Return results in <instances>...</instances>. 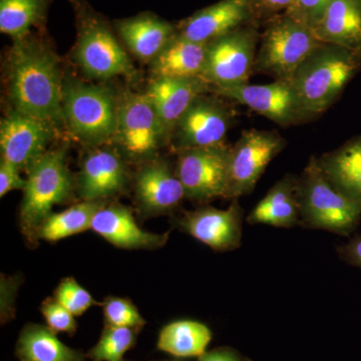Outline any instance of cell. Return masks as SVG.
Here are the masks:
<instances>
[{"label": "cell", "instance_id": "cell-1", "mask_svg": "<svg viewBox=\"0 0 361 361\" xmlns=\"http://www.w3.org/2000/svg\"><path fill=\"white\" fill-rule=\"evenodd\" d=\"M6 66L7 92L13 110L66 126L59 59L44 39L30 33L13 40Z\"/></svg>", "mask_w": 361, "mask_h": 361}, {"label": "cell", "instance_id": "cell-2", "mask_svg": "<svg viewBox=\"0 0 361 361\" xmlns=\"http://www.w3.org/2000/svg\"><path fill=\"white\" fill-rule=\"evenodd\" d=\"M360 71V52L320 42L289 82L304 110L316 118L336 103Z\"/></svg>", "mask_w": 361, "mask_h": 361}, {"label": "cell", "instance_id": "cell-3", "mask_svg": "<svg viewBox=\"0 0 361 361\" xmlns=\"http://www.w3.org/2000/svg\"><path fill=\"white\" fill-rule=\"evenodd\" d=\"M118 106V97L110 87L63 77L65 123L73 137L85 145L94 148L113 142Z\"/></svg>", "mask_w": 361, "mask_h": 361}, {"label": "cell", "instance_id": "cell-4", "mask_svg": "<svg viewBox=\"0 0 361 361\" xmlns=\"http://www.w3.org/2000/svg\"><path fill=\"white\" fill-rule=\"evenodd\" d=\"M300 225L348 236L360 224L361 208L327 179L312 156L298 177Z\"/></svg>", "mask_w": 361, "mask_h": 361}, {"label": "cell", "instance_id": "cell-5", "mask_svg": "<svg viewBox=\"0 0 361 361\" xmlns=\"http://www.w3.org/2000/svg\"><path fill=\"white\" fill-rule=\"evenodd\" d=\"M27 174L20 205L21 231L30 242L37 241V230L52 208L70 198L73 178L65 149H47L25 171Z\"/></svg>", "mask_w": 361, "mask_h": 361}, {"label": "cell", "instance_id": "cell-6", "mask_svg": "<svg viewBox=\"0 0 361 361\" xmlns=\"http://www.w3.org/2000/svg\"><path fill=\"white\" fill-rule=\"evenodd\" d=\"M75 9V59L87 77L106 80L132 77L134 66L109 23L85 0H70Z\"/></svg>", "mask_w": 361, "mask_h": 361}, {"label": "cell", "instance_id": "cell-7", "mask_svg": "<svg viewBox=\"0 0 361 361\" xmlns=\"http://www.w3.org/2000/svg\"><path fill=\"white\" fill-rule=\"evenodd\" d=\"M263 25L254 73L289 82L297 68L322 42L311 28L285 13Z\"/></svg>", "mask_w": 361, "mask_h": 361}, {"label": "cell", "instance_id": "cell-8", "mask_svg": "<svg viewBox=\"0 0 361 361\" xmlns=\"http://www.w3.org/2000/svg\"><path fill=\"white\" fill-rule=\"evenodd\" d=\"M113 142L126 160L139 164L156 158L157 151L168 144L155 106L146 92L128 90L118 97Z\"/></svg>", "mask_w": 361, "mask_h": 361}, {"label": "cell", "instance_id": "cell-9", "mask_svg": "<svg viewBox=\"0 0 361 361\" xmlns=\"http://www.w3.org/2000/svg\"><path fill=\"white\" fill-rule=\"evenodd\" d=\"M259 27L249 23L208 42L202 80L210 87L249 84L260 42Z\"/></svg>", "mask_w": 361, "mask_h": 361}, {"label": "cell", "instance_id": "cell-10", "mask_svg": "<svg viewBox=\"0 0 361 361\" xmlns=\"http://www.w3.org/2000/svg\"><path fill=\"white\" fill-rule=\"evenodd\" d=\"M286 146V140L276 130H243L230 148L226 200L250 194L267 166Z\"/></svg>", "mask_w": 361, "mask_h": 361}, {"label": "cell", "instance_id": "cell-11", "mask_svg": "<svg viewBox=\"0 0 361 361\" xmlns=\"http://www.w3.org/2000/svg\"><path fill=\"white\" fill-rule=\"evenodd\" d=\"M234 110L222 97L208 92L202 94L183 115L169 145L176 153L188 149L205 148L225 144L231 129Z\"/></svg>", "mask_w": 361, "mask_h": 361}, {"label": "cell", "instance_id": "cell-12", "mask_svg": "<svg viewBox=\"0 0 361 361\" xmlns=\"http://www.w3.org/2000/svg\"><path fill=\"white\" fill-rule=\"evenodd\" d=\"M230 145L178 152L176 173L186 192V198L207 202L226 199Z\"/></svg>", "mask_w": 361, "mask_h": 361}, {"label": "cell", "instance_id": "cell-13", "mask_svg": "<svg viewBox=\"0 0 361 361\" xmlns=\"http://www.w3.org/2000/svg\"><path fill=\"white\" fill-rule=\"evenodd\" d=\"M210 92L244 104L283 128L301 125L315 118L304 110L288 80H274L267 85L210 87Z\"/></svg>", "mask_w": 361, "mask_h": 361}, {"label": "cell", "instance_id": "cell-14", "mask_svg": "<svg viewBox=\"0 0 361 361\" xmlns=\"http://www.w3.org/2000/svg\"><path fill=\"white\" fill-rule=\"evenodd\" d=\"M56 129L54 123L13 109L0 122L1 159L27 170L49 149Z\"/></svg>", "mask_w": 361, "mask_h": 361}, {"label": "cell", "instance_id": "cell-15", "mask_svg": "<svg viewBox=\"0 0 361 361\" xmlns=\"http://www.w3.org/2000/svg\"><path fill=\"white\" fill-rule=\"evenodd\" d=\"M243 216L238 200H233L225 210L203 207L187 211L178 218L176 226L213 250L232 251L241 246Z\"/></svg>", "mask_w": 361, "mask_h": 361}, {"label": "cell", "instance_id": "cell-16", "mask_svg": "<svg viewBox=\"0 0 361 361\" xmlns=\"http://www.w3.org/2000/svg\"><path fill=\"white\" fill-rule=\"evenodd\" d=\"M137 207L147 216L174 212L186 198L179 177L164 159L154 158L141 164L135 177Z\"/></svg>", "mask_w": 361, "mask_h": 361}, {"label": "cell", "instance_id": "cell-17", "mask_svg": "<svg viewBox=\"0 0 361 361\" xmlns=\"http://www.w3.org/2000/svg\"><path fill=\"white\" fill-rule=\"evenodd\" d=\"M129 180L126 159L118 149L94 147L85 155L78 178L82 201L104 202L122 193Z\"/></svg>", "mask_w": 361, "mask_h": 361}, {"label": "cell", "instance_id": "cell-18", "mask_svg": "<svg viewBox=\"0 0 361 361\" xmlns=\"http://www.w3.org/2000/svg\"><path fill=\"white\" fill-rule=\"evenodd\" d=\"M249 23H255L251 0H220L180 21L177 30L188 39L208 44Z\"/></svg>", "mask_w": 361, "mask_h": 361}, {"label": "cell", "instance_id": "cell-19", "mask_svg": "<svg viewBox=\"0 0 361 361\" xmlns=\"http://www.w3.org/2000/svg\"><path fill=\"white\" fill-rule=\"evenodd\" d=\"M90 229L114 246L129 250L161 248L169 239V232L155 234L142 230L132 211L118 203H104L94 215Z\"/></svg>", "mask_w": 361, "mask_h": 361}, {"label": "cell", "instance_id": "cell-20", "mask_svg": "<svg viewBox=\"0 0 361 361\" xmlns=\"http://www.w3.org/2000/svg\"><path fill=\"white\" fill-rule=\"evenodd\" d=\"M210 92V85L201 78H153L146 94L155 106L168 145L178 122L196 97Z\"/></svg>", "mask_w": 361, "mask_h": 361}, {"label": "cell", "instance_id": "cell-21", "mask_svg": "<svg viewBox=\"0 0 361 361\" xmlns=\"http://www.w3.org/2000/svg\"><path fill=\"white\" fill-rule=\"evenodd\" d=\"M115 30L135 56L149 63L178 32L177 25L152 13H142L116 20Z\"/></svg>", "mask_w": 361, "mask_h": 361}, {"label": "cell", "instance_id": "cell-22", "mask_svg": "<svg viewBox=\"0 0 361 361\" xmlns=\"http://www.w3.org/2000/svg\"><path fill=\"white\" fill-rule=\"evenodd\" d=\"M297 186V176L285 175L252 209L247 217V223L276 228H292L300 225V206Z\"/></svg>", "mask_w": 361, "mask_h": 361}, {"label": "cell", "instance_id": "cell-23", "mask_svg": "<svg viewBox=\"0 0 361 361\" xmlns=\"http://www.w3.org/2000/svg\"><path fill=\"white\" fill-rule=\"evenodd\" d=\"M313 32L319 42L361 54V0H331Z\"/></svg>", "mask_w": 361, "mask_h": 361}, {"label": "cell", "instance_id": "cell-24", "mask_svg": "<svg viewBox=\"0 0 361 361\" xmlns=\"http://www.w3.org/2000/svg\"><path fill=\"white\" fill-rule=\"evenodd\" d=\"M332 185L361 208V135L318 158Z\"/></svg>", "mask_w": 361, "mask_h": 361}, {"label": "cell", "instance_id": "cell-25", "mask_svg": "<svg viewBox=\"0 0 361 361\" xmlns=\"http://www.w3.org/2000/svg\"><path fill=\"white\" fill-rule=\"evenodd\" d=\"M207 44L175 35L151 63L153 78H201L206 63Z\"/></svg>", "mask_w": 361, "mask_h": 361}, {"label": "cell", "instance_id": "cell-26", "mask_svg": "<svg viewBox=\"0 0 361 361\" xmlns=\"http://www.w3.org/2000/svg\"><path fill=\"white\" fill-rule=\"evenodd\" d=\"M16 355L21 361H85L84 355L63 343L49 326L28 324L21 331Z\"/></svg>", "mask_w": 361, "mask_h": 361}, {"label": "cell", "instance_id": "cell-27", "mask_svg": "<svg viewBox=\"0 0 361 361\" xmlns=\"http://www.w3.org/2000/svg\"><path fill=\"white\" fill-rule=\"evenodd\" d=\"M211 339L212 332L204 323L178 320L161 329L158 348L177 357H200L205 353Z\"/></svg>", "mask_w": 361, "mask_h": 361}, {"label": "cell", "instance_id": "cell-28", "mask_svg": "<svg viewBox=\"0 0 361 361\" xmlns=\"http://www.w3.org/2000/svg\"><path fill=\"white\" fill-rule=\"evenodd\" d=\"M106 202L82 201L59 213H51L37 230V240L56 242L87 231Z\"/></svg>", "mask_w": 361, "mask_h": 361}, {"label": "cell", "instance_id": "cell-29", "mask_svg": "<svg viewBox=\"0 0 361 361\" xmlns=\"http://www.w3.org/2000/svg\"><path fill=\"white\" fill-rule=\"evenodd\" d=\"M51 0H0V32L23 39L44 25Z\"/></svg>", "mask_w": 361, "mask_h": 361}, {"label": "cell", "instance_id": "cell-30", "mask_svg": "<svg viewBox=\"0 0 361 361\" xmlns=\"http://www.w3.org/2000/svg\"><path fill=\"white\" fill-rule=\"evenodd\" d=\"M135 341L134 329L106 325L99 342L90 351V357L94 361H123Z\"/></svg>", "mask_w": 361, "mask_h": 361}, {"label": "cell", "instance_id": "cell-31", "mask_svg": "<svg viewBox=\"0 0 361 361\" xmlns=\"http://www.w3.org/2000/svg\"><path fill=\"white\" fill-rule=\"evenodd\" d=\"M104 314L108 325L128 329H140L146 320L129 299L108 297L103 303Z\"/></svg>", "mask_w": 361, "mask_h": 361}, {"label": "cell", "instance_id": "cell-32", "mask_svg": "<svg viewBox=\"0 0 361 361\" xmlns=\"http://www.w3.org/2000/svg\"><path fill=\"white\" fill-rule=\"evenodd\" d=\"M54 297L75 316L84 314L85 311L97 304L90 292L71 277L61 280Z\"/></svg>", "mask_w": 361, "mask_h": 361}, {"label": "cell", "instance_id": "cell-33", "mask_svg": "<svg viewBox=\"0 0 361 361\" xmlns=\"http://www.w3.org/2000/svg\"><path fill=\"white\" fill-rule=\"evenodd\" d=\"M42 313L47 320V326L56 334H73L77 329L75 315L66 310L65 306L61 305L54 297L45 299L42 302Z\"/></svg>", "mask_w": 361, "mask_h": 361}, {"label": "cell", "instance_id": "cell-34", "mask_svg": "<svg viewBox=\"0 0 361 361\" xmlns=\"http://www.w3.org/2000/svg\"><path fill=\"white\" fill-rule=\"evenodd\" d=\"M331 0H295L285 13L314 30Z\"/></svg>", "mask_w": 361, "mask_h": 361}, {"label": "cell", "instance_id": "cell-35", "mask_svg": "<svg viewBox=\"0 0 361 361\" xmlns=\"http://www.w3.org/2000/svg\"><path fill=\"white\" fill-rule=\"evenodd\" d=\"M295 0H251L253 20L260 26L277 14L283 13Z\"/></svg>", "mask_w": 361, "mask_h": 361}, {"label": "cell", "instance_id": "cell-36", "mask_svg": "<svg viewBox=\"0 0 361 361\" xmlns=\"http://www.w3.org/2000/svg\"><path fill=\"white\" fill-rule=\"evenodd\" d=\"M20 169L1 159L0 161V197L4 198L9 192L25 189L26 179L20 176Z\"/></svg>", "mask_w": 361, "mask_h": 361}, {"label": "cell", "instance_id": "cell-37", "mask_svg": "<svg viewBox=\"0 0 361 361\" xmlns=\"http://www.w3.org/2000/svg\"><path fill=\"white\" fill-rule=\"evenodd\" d=\"M338 252L343 260L361 268V235L349 241L346 245L339 247Z\"/></svg>", "mask_w": 361, "mask_h": 361}, {"label": "cell", "instance_id": "cell-38", "mask_svg": "<svg viewBox=\"0 0 361 361\" xmlns=\"http://www.w3.org/2000/svg\"><path fill=\"white\" fill-rule=\"evenodd\" d=\"M199 361H241L236 353L229 349H217V350L205 353L200 356Z\"/></svg>", "mask_w": 361, "mask_h": 361}]
</instances>
